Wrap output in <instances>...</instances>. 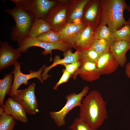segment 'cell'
<instances>
[{"instance_id": "cell-17", "label": "cell", "mask_w": 130, "mask_h": 130, "mask_svg": "<svg viewBox=\"0 0 130 130\" xmlns=\"http://www.w3.org/2000/svg\"><path fill=\"white\" fill-rule=\"evenodd\" d=\"M90 0H76L71 1L68 5L67 14V23L81 20L84 7Z\"/></svg>"}, {"instance_id": "cell-8", "label": "cell", "mask_w": 130, "mask_h": 130, "mask_svg": "<svg viewBox=\"0 0 130 130\" xmlns=\"http://www.w3.org/2000/svg\"><path fill=\"white\" fill-rule=\"evenodd\" d=\"M21 62L17 61L14 65V68L12 72L13 75V79L12 88L9 96L12 98L14 96L20 85L22 84L27 85L29 84L28 81L30 79L36 78L41 83H44L41 74L44 68L46 66V65H43L37 71L30 70L29 74H25L21 71Z\"/></svg>"}, {"instance_id": "cell-11", "label": "cell", "mask_w": 130, "mask_h": 130, "mask_svg": "<svg viewBox=\"0 0 130 130\" xmlns=\"http://www.w3.org/2000/svg\"><path fill=\"white\" fill-rule=\"evenodd\" d=\"M101 12L100 0H90L84 7L81 20L95 30L99 25Z\"/></svg>"}, {"instance_id": "cell-10", "label": "cell", "mask_w": 130, "mask_h": 130, "mask_svg": "<svg viewBox=\"0 0 130 130\" xmlns=\"http://www.w3.org/2000/svg\"><path fill=\"white\" fill-rule=\"evenodd\" d=\"M86 26L81 20L67 23L58 32L60 40L66 44L70 48H74L81 32Z\"/></svg>"}, {"instance_id": "cell-21", "label": "cell", "mask_w": 130, "mask_h": 130, "mask_svg": "<svg viewBox=\"0 0 130 130\" xmlns=\"http://www.w3.org/2000/svg\"><path fill=\"white\" fill-rule=\"evenodd\" d=\"M13 75L12 72L6 74L4 78L0 80V105L1 108L3 109L4 101L7 95H9L13 84Z\"/></svg>"}, {"instance_id": "cell-30", "label": "cell", "mask_w": 130, "mask_h": 130, "mask_svg": "<svg viewBox=\"0 0 130 130\" xmlns=\"http://www.w3.org/2000/svg\"><path fill=\"white\" fill-rule=\"evenodd\" d=\"M63 72L61 77L53 87V89L55 90H57L60 85L68 81L71 76V75L65 69L63 70Z\"/></svg>"}, {"instance_id": "cell-5", "label": "cell", "mask_w": 130, "mask_h": 130, "mask_svg": "<svg viewBox=\"0 0 130 130\" xmlns=\"http://www.w3.org/2000/svg\"><path fill=\"white\" fill-rule=\"evenodd\" d=\"M16 5L31 15L35 20L46 19L56 1L49 0H12Z\"/></svg>"}, {"instance_id": "cell-22", "label": "cell", "mask_w": 130, "mask_h": 130, "mask_svg": "<svg viewBox=\"0 0 130 130\" xmlns=\"http://www.w3.org/2000/svg\"><path fill=\"white\" fill-rule=\"evenodd\" d=\"M95 39H104L107 41L110 45L116 41L112 32L106 25H99L94 30Z\"/></svg>"}, {"instance_id": "cell-23", "label": "cell", "mask_w": 130, "mask_h": 130, "mask_svg": "<svg viewBox=\"0 0 130 130\" xmlns=\"http://www.w3.org/2000/svg\"><path fill=\"white\" fill-rule=\"evenodd\" d=\"M78 50L79 52V60L82 63L88 62L96 63L100 57L91 47Z\"/></svg>"}, {"instance_id": "cell-3", "label": "cell", "mask_w": 130, "mask_h": 130, "mask_svg": "<svg viewBox=\"0 0 130 130\" xmlns=\"http://www.w3.org/2000/svg\"><path fill=\"white\" fill-rule=\"evenodd\" d=\"M5 11L13 18L15 21V25L12 28L11 38L17 42L19 47L23 40L29 36L30 29L35 19L18 6Z\"/></svg>"}, {"instance_id": "cell-20", "label": "cell", "mask_w": 130, "mask_h": 130, "mask_svg": "<svg viewBox=\"0 0 130 130\" xmlns=\"http://www.w3.org/2000/svg\"><path fill=\"white\" fill-rule=\"evenodd\" d=\"M51 29V26L46 19H36L31 27L29 36L36 38L40 35Z\"/></svg>"}, {"instance_id": "cell-32", "label": "cell", "mask_w": 130, "mask_h": 130, "mask_svg": "<svg viewBox=\"0 0 130 130\" xmlns=\"http://www.w3.org/2000/svg\"><path fill=\"white\" fill-rule=\"evenodd\" d=\"M128 21L129 22H130V17L129 18V20H128Z\"/></svg>"}, {"instance_id": "cell-25", "label": "cell", "mask_w": 130, "mask_h": 130, "mask_svg": "<svg viewBox=\"0 0 130 130\" xmlns=\"http://www.w3.org/2000/svg\"><path fill=\"white\" fill-rule=\"evenodd\" d=\"M16 122L12 116L4 112L0 117V130H13Z\"/></svg>"}, {"instance_id": "cell-14", "label": "cell", "mask_w": 130, "mask_h": 130, "mask_svg": "<svg viewBox=\"0 0 130 130\" xmlns=\"http://www.w3.org/2000/svg\"><path fill=\"white\" fill-rule=\"evenodd\" d=\"M96 64L101 75L110 74L119 66L118 61L110 51L100 56Z\"/></svg>"}, {"instance_id": "cell-26", "label": "cell", "mask_w": 130, "mask_h": 130, "mask_svg": "<svg viewBox=\"0 0 130 130\" xmlns=\"http://www.w3.org/2000/svg\"><path fill=\"white\" fill-rule=\"evenodd\" d=\"M113 33L116 41L123 40L130 42V23L125 25Z\"/></svg>"}, {"instance_id": "cell-27", "label": "cell", "mask_w": 130, "mask_h": 130, "mask_svg": "<svg viewBox=\"0 0 130 130\" xmlns=\"http://www.w3.org/2000/svg\"><path fill=\"white\" fill-rule=\"evenodd\" d=\"M36 38L39 41L51 43H55L60 40L58 32L52 29L41 34Z\"/></svg>"}, {"instance_id": "cell-4", "label": "cell", "mask_w": 130, "mask_h": 130, "mask_svg": "<svg viewBox=\"0 0 130 130\" xmlns=\"http://www.w3.org/2000/svg\"><path fill=\"white\" fill-rule=\"evenodd\" d=\"M89 90V87L85 86L79 93L73 92L65 96L66 103L61 109L57 111L50 112L51 117L57 126L61 127L65 125V118L67 114L75 107L80 106L82 99L87 95Z\"/></svg>"}, {"instance_id": "cell-15", "label": "cell", "mask_w": 130, "mask_h": 130, "mask_svg": "<svg viewBox=\"0 0 130 130\" xmlns=\"http://www.w3.org/2000/svg\"><path fill=\"white\" fill-rule=\"evenodd\" d=\"M64 58L60 59L58 55L56 56L53 59V63L50 65L46 67L44 69L41 74V76L44 81L46 80L52 76L48 74V72L52 68L57 65H62L66 64H70L79 60V52L78 50L74 53L72 52L71 49L64 53Z\"/></svg>"}, {"instance_id": "cell-16", "label": "cell", "mask_w": 130, "mask_h": 130, "mask_svg": "<svg viewBox=\"0 0 130 130\" xmlns=\"http://www.w3.org/2000/svg\"><path fill=\"white\" fill-rule=\"evenodd\" d=\"M78 75L83 80L88 82L98 79L101 75L96 63L88 62L82 63L80 67L73 75V79H75Z\"/></svg>"}, {"instance_id": "cell-1", "label": "cell", "mask_w": 130, "mask_h": 130, "mask_svg": "<svg viewBox=\"0 0 130 130\" xmlns=\"http://www.w3.org/2000/svg\"><path fill=\"white\" fill-rule=\"evenodd\" d=\"M107 104L98 91L92 90L82 99L79 117L91 128L98 129L108 117Z\"/></svg>"}, {"instance_id": "cell-2", "label": "cell", "mask_w": 130, "mask_h": 130, "mask_svg": "<svg viewBox=\"0 0 130 130\" xmlns=\"http://www.w3.org/2000/svg\"><path fill=\"white\" fill-rule=\"evenodd\" d=\"M100 1L101 12L99 25H107L113 33L130 23L125 20L124 15L125 9L130 11V6L125 0H100Z\"/></svg>"}, {"instance_id": "cell-29", "label": "cell", "mask_w": 130, "mask_h": 130, "mask_svg": "<svg viewBox=\"0 0 130 130\" xmlns=\"http://www.w3.org/2000/svg\"><path fill=\"white\" fill-rule=\"evenodd\" d=\"M82 64L80 61H77L70 64H64L66 70L70 74L73 75L76 71L80 67Z\"/></svg>"}, {"instance_id": "cell-7", "label": "cell", "mask_w": 130, "mask_h": 130, "mask_svg": "<svg viewBox=\"0 0 130 130\" xmlns=\"http://www.w3.org/2000/svg\"><path fill=\"white\" fill-rule=\"evenodd\" d=\"M36 86L33 83L25 89L18 90L13 97L23 107L27 113L33 115L39 112L37 99L35 93Z\"/></svg>"}, {"instance_id": "cell-6", "label": "cell", "mask_w": 130, "mask_h": 130, "mask_svg": "<svg viewBox=\"0 0 130 130\" xmlns=\"http://www.w3.org/2000/svg\"><path fill=\"white\" fill-rule=\"evenodd\" d=\"M33 46L43 49L44 50L42 52V53L44 55L50 54V61L52 60V54L53 50H58L64 53L71 48L61 40L55 43H51L39 41L37 38L28 36L23 40L20 46L17 49L21 53L26 52L29 48Z\"/></svg>"}, {"instance_id": "cell-19", "label": "cell", "mask_w": 130, "mask_h": 130, "mask_svg": "<svg viewBox=\"0 0 130 130\" xmlns=\"http://www.w3.org/2000/svg\"><path fill=\"white\" fill-rule=\"evenodd\" d=\"M94 30L87 25L82 30L75 43L74 48L76 50L91 47L95 39Z\"/></svg>"}, {"instance_id": "cell-9", "label": "cell", "mask_w": 130, "mask_h": 130, "mask_svg": "<svg viewBox=\"0 0 130 130\" xmlns=\"http://www.w3.org/2000/svg\"><path fill=\"white\" fill-rule=\"evenodd\" d=\"M68 6L57 3L50 10L46 20L52 29L58 32L67 23V14Z\"/></svg>"}, {"instance_id": "cell-28", "label": "cell", "mask_w": 130, "mask_h": 130, "mask_svg": "<svg viewBox=\"0 0 130 130\" xmlns=\"http://www.w3.org/2000/svg\"><path fill=\"white\" fill-rule=\"evenodd\" d=\"M68 128L71 130H98L91 128L79 117H76L74 119Z\"/></svg>"}, {"instance_id": "cell-18", "label": "cell", "mask_w": 130, "mask_h": 130, "mask_svg": "<svg viewBox=\"0 0 130 130\" xmlns=\"http://www.w3.org/2000/svg\"><path fill=\"white\" fill-rule=\"evenodd\" d=\"M130 49V42L125 41H116L110 45V51L118 61L119 66L124 67L127 61L126 54Z\"/></svg>"}, {"instance_id": "cell-31", "label": "cell", "mask_w": 130, "mask_h": 130, "mask_svg": "<svg viewBox=\"0 0 130 130\" xmlns=\"http://www.w3.org/2000/svg\"><path fill=\"white\" fill-rule=\"evenodd\" d=\"M125 73L127 77L130 78V62L127 63L125 66Z\"/></svg>"}, {"instance_id": "cell-12", "label": "cell", "mask_w": 130, "mask_h": 130, "mask_svg": "<svg viewBox=\"0 0 130 130\" xmlns=\"http://www.w3.org/2000/svg\"><path fill=\"white\" fill-rule=\"evenodd\" d=\"M22 55L17 49H14L6 41L0 42V71L14 65Z\"/></svg>"}, {"instance_id": "cell-24", "label": "cell", "mask_w": 130, "mask_h": 130, "mask_svg": "<svg viewBox=\"0 0 130 130\" xmlns=\"http://www.w3.org/2000/svg\"><path fill=\"white\" fill-rule=\"evenodd\" d=\"M110 45L104 39H95L91 48L100 56L110 51Z\"/></svg>"}, {"instance_id": "cell-13", "label": "cell", "mask_w": 130, "mask_h": 130, "mask_svg": "<svg viewBox=\"0 0 130 130\" xmlns=\"http://www.w3.org/2000/svg\"><path fill=\"white\" fill-rule=\"evenodd\" d=\"M4 112L12 116L16 120L23 123L28 122L26 113L23 106L13 98L9 97L3 107Z\"/></svg>"}]
</instances>
